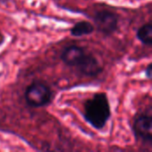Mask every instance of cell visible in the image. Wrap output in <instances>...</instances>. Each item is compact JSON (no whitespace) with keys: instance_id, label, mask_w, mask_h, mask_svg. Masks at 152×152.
Listing matches in <instances>:
<instances>
[{"instance_id":"obj_7","label":"cell","mask_w":152,"mask_h":152,"mask_svg":"<svg viewBox=\"0 0 152 152\" xmlns=\"http://www.w3.org/2000/svg\"><path fill=\"white\" fill-rule=\"evenodd\" d=\"M94 27L92 23L86 21V20H82V21L77 22L71 28L70 33L72 36L78 37L90 35L94 32Z\"/></svg>"},{"instance_id":"obj_2","label":"cell","mask_w":152,"mask_h":152,"mask_svg":"<svg viewBox=\"0 0 152 152\" xmlns=\"http://www.w3.org/2000/svg\"><path fill=\"white\" fill-rule=\"evenodd\" d=\"M25 99L32 107H43L47 105L52 99L50 88L42 83H33L28 86L25 92Z\"/></svg>"},{"instance_id":"obj_6","label":"cell","mask_w":152,"mask_h":152,"mask_svg":"<svg viewBox=\"0 0 152 152\" xmlns=\"http://www.w3.org/2000/svg\"><path fill=\"white\" fill-rule=\"evenodd\" d=\"M86 52L84 50V48L77 45H70L63 50L61 57L66 65L69 67H76L86 55Z\"/></svg>"},{"instance_id":"obj_5","label":"cell","mask_w":152,"mask_h":152,"mask_svg":"<svg viewBox=\"0 0 152 152\" xmlns=\"http://www.w3.org/2000/svg\"><path fill=\"white\" fill-rule=\"evenodd\" d=\"M75 68L80 74L86 77H95L102 70V68L97 59L90 53H86Z\"/></svg>"},{"instance_id":"obj_8","label":"cell","mask_w":152,"mask_h":152,"mask_svg":"<svg viewBox=\"0 0 152 152\" xmlns=\"http://www.w3.org/2000/svg\"><path fill=\"white\" fill-rule=\"evenodd\" d=\"M137 38L144 45H151L152 44V25L147 23L142 25L136 33Z\"/></svg>"},{"instance_id":"obj_9","label":"cell","mask_w":152,"mask_h":152,"mask_svg":"<svg viewBox=\"0 0 152 152\" xmlns=\"http://www.w3.org/2000/svg\"><path fill=\"white\" fill-rule=\"evenodd\" d=\"M145 74H146V76H147V77H148V78H151V74H152L151 64H149V65H148V67L146 68V69H145Z\"/></svg>"},{"instance_id":"obj_3","label":"cell","mask_w":152,"mask_h":152,"mask_svg":"<svg viewBox=\"0 0 152 152\" xmlns=\"http://www.w3.org/2000/svg\"><path fill=\"white\" fill-rule=\"evenodd\" d=\"M94 20L97 29L104 35H110L118 29V17L115 12L102 11L96 13Z\"/></svg>"},{"instance_id":"obj_4","label":"cell","mask_w":152,"mask_h":152,"mask_svg":"<svg viewBox=\"0 0 152 152\" xmlns=\"http://www.w3.org/2000/svg\"><path fill=\"white\" fill-rule=\"evenodd\" d=\"M135 135L144 141L151 142L152 139V122L150 115H140L136 118L134 124Z\"/></svg>"},{"instance_id":"obj_1","label":"cell","mask_w":152,"mask_h":152,"mask_svg":"<svg viewBox=\"0 0 152 152\" xmlns=\"http://www.w3.org/2000/svg\"><path fill=\"white\" fill-rule=\"evenodd\" d=\"M110 105L106 94H95L85 104V118L94 128L102 129L110 118Z\"/></svg>"}]
</instances>
